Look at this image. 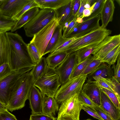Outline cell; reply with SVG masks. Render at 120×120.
<instances>
[{
    "mask_svg": "<svg viewBox=\"0 0 120 120\" xmlns=\"http://www.w3.org/2000/svg\"><path fill=\"white\" fill-rule=\"evenodd\" d=\"M57 118L42 113L32 114L29 120H57Z\"/></svg>",
    "mask_w": 120,
    "mask_h": 120,
    "instance_id": "ab89813d",
    "label": "cell"
},
{
    "mask_svg": "<svg viewBox=\"0 0 120 120\" xmlns=\"http://www.w3.org/2000/svg\"><path fill=\"white\" fill-rule=\"evenodd\" d=\"M102 62L100 60L93 59L87 66L81 75H88L95 70Z\"/></svg>",
    "mask_w": 120,
    "mask_h": 120,
    "instance_id": "e575fe53",
    "label": "cell"
},
{
    "mask_svg": "<svg viewBox=\"0 0 120 120\" xmlns=\"http://www.w3.org/2000/svg\"><path fill=\"white\" fill-rule=\"evenodd\" d=\"M77 64L76 52L69 54L64 61L55 68L61 85L68 81L73 70Z\"/></svg>",
    "mask_w": 120,
    "mask_h": 120,
    "instance_id": "30bf717a",
    "label": "cell"
},
{
    "mask_svg": "<svg viewBox=\"0 0 120 120\" xmlns=\"http://www.w3.org/2000/svg\"><path fill=\"white\" fill-rule=\"evenodd\" d=\"M76 22L78 24L81 23L83 22V18L81 17H77L76 19Z\"/></svg>",
    "mask_w": 120,
    "mask_h": 120,
    "instance_id": "db71d44e",
    "label": "cell"
},
{
    "mask_svg": "<svg viewBox=\"0 0 120 120\" xmlns=\"http://www.w3.org/2000/svg\"><path fill=\"white\" fill-rule=\"evenodd\" d=\"M39 8L55 10L66 4L70 0H35Z\"/></svg>",
    "mask_w": 120,
    "mask_h": 120,
    "instance_id": "603a6c76",
    "label": "cell"
},
{
    "mask_svg": "<svg viewBox=\"0 0 120 120\" xmlns=\"http://www.w3.org/2000/svg\"><path fill=\"white\" fill-rule=\"evenodd\" d=\"M115 7L112 0H105L100 14L101 26L106 28L109 22L112 21Z\"/></svg>",
    "mask_w": 120,
    "mask_h": 120,
    "instance_id": "2e32d148",
    "label": "cell"
},
{
    "mask_svg": "<svg viewBox=\"0 0 120 120\" xmlns=\"http://www.w3.org/2000/svg\"><path fill=\"white\" fill-rule=\"evenodd\" d=\"M117 63L112 65V69L114 71V76L116 79L120 82V55L118 56Z\"/></svg>",
    "mask_w": 120,
    "mask_h": 120,
    "instance_id": "7bdbcfd3",
    "label": "cell"
},
{
    "mask_svg": "<svg viewBox=\"0 0 120 120\" xmlns=\"http://www.w3.org/2000/svg\"><path fill=\"white\" fill-rule=\"evenodd\" d=\"M30 0H0V11L13 18Z\"/></svg>",
    "mask_w": 120,
    "mask_h": 120,
    "instance_id": "7c38bea8",
    "label": "cell"
},
{
    "mask_svg": "<svg viewBox=\"0 0 120 120\" xmlns=\"http://www.w3.org/2000/svg\"><path fill=\"white\" fill-rule=\"evenodd\" d=\"M8 110L7 106L0 101V112Z\"/></svg>",
    "mask_w": 120,
    "mask_h": 120,
    "instance_id": "f5cc1de1",
    "label": "cell"
},
{
    "mask_svg": "<svg viewBox=\"0 0 120 120\" xmlns=\"http://www.w3.org/2000/svg\"><path fill=\"white\" fill-rule=\"evenodd\" d=\"M100 107L114 120H120V109L117 108L107 95L101 90Z\"/></svg>",
    "mask_w": 120,
    "mask_h": 120,
    "instance_id": "9a60e30c",
    "label": "cell"
},
{
    "mask_svg": "<svg viewBox=\"0 0 120 120\" xmlns=\"http://www.w3.org/2000/svg\"><path fill=\"white\" fill-rule=\"evenodd\" d=\"M91 82L95 83L100 89L104 88L111 91L117 97L115 86L111 78L103 79Z\"/></svg>",
    "mask_w": 120,
    "mask_h": 120,
    "instance_id": "4dcf8cb0",
    "label": "cell"
},
{
    "mask_svg": "<svg viewBox=\"0 0 120 120\" xmlns=\"http://www.w3.org/2000/svg\"><path fill=\"white\" fill-rule=\"evenodd\" d=\"M59 105L54 97L45 96L43 97L42 112L54 117L58 111Z\"/></svg>",
    "mask_w": 120,
    "mask_h": 120,
    "instance_id": "ffe728a7",
    "label": "cell"
},
{
    "mask_svg": "<svg viewBox=\"0 0 120 120\" xmlns=\"http://www.w3.org/2000/svg\"><path fill=\"white\" fill-rule=\"evenodd\" d=\"M92 9L91 7L90 9H85L83 12L82 18L89 16L91 14Z\"/></svg>",
    "mask_w": 120,
    "mask_h": 120,
    "instance_id": "816d5d0a",
    "label": "cell"
},
{
    "mask_svg": "<svg viewBox=\"0 0 120 120\" xmlns=\"http://www.w3.org/2000/svg\"><path fill=\"white\" fill-rule=\"evenodd\" d=\"M56 18L54 10L49 8L41 9L23 26L26 36L28 37H33Z\"/></svg>",
    "mask_w": 120,
    "mask_h": 120,
    "instance_id": "5b68a950",
    "label": "cell"
},
{
    "mask_svg": "<svg viewBox=\"0 0 120 120\" xmlns=\"http://www.w3.org/2000/svg\"><path fill=\"white\" fill-rule=\"evenodd\" d=\"M10 52V44L6 33H0V66L8 63Z\"/></svg>",
    "mask_w": 120,
    "mask_h": 120,
    "instance_id": "d6986e66",
    "label": "cell"
},
{
    "mask_svg": "<svg viewBox=\"0 0 120 120\" xmlns=\"http://www.w3.org/2000/svg\"><path fill=\"white\" fill-rule=\"evenodd\" d=\"M100 15L78 24L67 38L82 36L99 28Z\"/></svg>",
    "mask_w": 120,
    "mask_h": 120,
    "instance_id": "4fadbf2b",
    "label": "cell"
},
{
    "mask_svg": "<svg viewBox=\"0 0 120 120\" xmlns=\"http://www.w3.org/2000/svg\"><path fill=\"white\" fill-rule=\"evenodd\" d=\"M33 67L12 71L8 75L0 81V101L7 106L11 90L18 79L24 74L30 72Z\"/></svg>",
    "mask_w": 120,
    "mask_h": 120,
    "instance_id": "ba28073f",
    "label": "cell"
},
{
    "mask_svg": "<svg viewBox=\"0 0 120 120\" xmlns=\"http://www.w3.org/2000/svg\"><path fill=\"white\" fill-rule=\"evenodd\" d=\"M59 25V21L56 18L35 34L30 41L36 47L41 57L43 56L44 51L53 32Z\"/></svg>",
    "mask_w": 120,
    "mask_h": 120,
    "instance_id": "9c48e42d",
    "label": "cell"
},
{
    "mask_svg": "<svg viewBox=\"0 0 120 120\" xmlns=\"http://www.w3.org/2000/svg\"><path fill=\"white\" fill-rule=\"evenodd\" d=\"M72 0L55 11L56 18L61 26L72 15Z\"/></svg>",
    "mask_w": 120,
    "mask_h": 120,
    "instance_id": "ac0fdd59",
    "label": "cell"
},
{
    "mask_svg": "<svg viewBox=\"0 0 120 120\" xmlns=\"http://www.w3.org/2000/svg\"><path fill=\"white\" fill-rule=\"evenodd\" d=\"M9 64L5 63L0 66V81L9 75L11 72Z\"/></svg>",
    "mask_w": 120,
    "mask_h": 120,
    "instance_id": "60d3db41",
    "label": "cell"
},
{
    "mask_svg": "<svg viewBox=\"0 0 120 120\" xmlns=\"http://www.w3.org/2000/svg\"><path fill=\"white\" fill-rule=\"evenodd\" d=\"M82 109L83 110L88 114L93 117L99 120H104L98 115L94 109L89 106L82 105Z\"/></svg>",
    "mask_w": 120,
    "mask_h": 120,
    "instance_id": "ee69618b",
    "label": "cell"
},
{
    "mask_svg": "<svg viewBox=\"0 0 120 120\" xmlns=\"http://www.w3.org/2000/svg\"><path fill=\"white\" fill-rule=\"evenodd\" d=\"M98 45L85 48L76 51L77 63L83 61L92 54L96 49Z\"/></svg>",
    "mask_w": 120,
    "mask_h": 120,
    "instance_id": "f546056e",
    "label": "cell"
},
{
    "mask_svg": "<svg viewBox=\"0 0 120 120\" xmlns=\"http://www.w3.org/2000/svg\"><path fill=\"white\" fill-rule=\"evenodd\" d=\"M77 16L75 17L73 20L70 22L67 28L64 31L62 37L63 38L67 37L72 32L75 27L79 24L76 22Z\"/></svg>",
    "mask_w": 120,
    "mask_h": 120,
    "instance_id": "b9f144b4",
    "label": "cell"
},
{
    "mask_svg": "<svg viewBox=\"0 0 120 120\" xmlns=\"http://www.w3.org/2000/svg\"><path fill=\"white\" fill-rule=\"evenodd\" d=\"M82 90L95 104L100 106L101 90L95 83L86 82L84 83Z\"/></svg>",
    "mask_w": 120,
    "mask_h": 120,
    "instance_id": "e0dca14e",
    "label": "cell"
},
{
    "mask_svg": "<svg viewBox=\"0 0 120 120\" xmlns=\"http://www.w3.org/2000/svg\"><path fill=\"white\" fill-rule=\"evenodd\" d=\"M68 54L65 51L52 55L49 54L46 58L47 66L55 69L64 61Z\"/></svg>",
    "mask_w": 120,
    "mask_h": 120,
    "instance_id": "cb8c5ba5",
    "label": "cell"
},
{
    "mask_svg": "<svg viewBox=\"0 0 120 120\" xmlns=\"http://www.w3.org/2000/svg\"><path fill=\"white\" fill-rule=\"evenodd\" d=\"M47 66L45 57H42L30 71L34 82L37 80L44 73Z\"/></svg>",
    "mask_w": 120,
    "mask_h": 120,
    "instance_id": "484cf974",
    "label": "cell"
},
{
    "mask_svg": "<svg viewBox=\"0 0 120 120\" xmlns=\"http://www.w3.org/2000/svg\"><path fill=\"white\" fill-rule=\"evenodd\" d=\"M120 44V34L108 36L98 45L93 52V59L101 60L107 54Z\"/></svg>",
    "mask_w": 120,
    "mask_h": 120,
    "instance_id": "8fae6325",
    "label": "cell"
},
{
    "mask_svg": "<svg viewBox=\"0 0 120 120\" xmlns=\"http://www.w3.org/2000/svg\"><path fill=\"white\" fill-rule=\"evenodd\" d=\"M86 75H82L69 79L61 87L57 92L54 98L59 104L71 96L79 93L87 79Z\"/></svg>",
    "mask_w": 120,
    "mask_h": 120,
    "instance_id": "52a82bcc",
    "label": "cell"
},
{
    "mask_svg": "<svg viewBox=\"0 0 120 120\" xmlns=\"http://www.w3.org/2000/svg\"><path fill=\"white\" fill-rule=\"evenodd\" d=\"M84 7L85 9H90L91 8V6L87 2L85 4Z\"/></svg>",
    "mask_w": 120,
    "mask_h": 120,
    "instance_id": "9f6ffc18",
    "label": "cell"
},
{
    "mask_svg": "<svg viewBox=\"0 0 120 120\" xmlns=\"http://www.w3.org/2000/svg\"><path fill=\"white\" fill-rule=\"evenodd\" d=\"M111 66L107 65L102 73L99 76L93 78L90 82L105 78H110L114 76L113 71Z\"/></svg>",
    "mask_w": 120,
    "mask_h": 120,
    "instance_id": "d590c367",
    "label": "cell"
},
{
    "mask_svg": "<svg viewBox=\"0 0 120 120\" xmlns=\"http://www.w3.org/2000/svg\"><path fill=\"white\" fill-rule=\"evenodd\" d=\"M96 0H87V3L91 7L95 3Z\"/></svg>",
    "mask_w": 120,
    "mask_h": 120,
    "instance_id": "11a10c76",
    "label": "cell"
},
{
    "mask_svg": "<svg viewBox=\"0 0 120 120\" xmlns=\"http://www.w3.org/2000/svg\"><path fill=\"white\" fill-rule=\"evenodd\" d=\"M79 94H75L61 103L57 120H79L82 105L78 100Z\"/></svg>",
    "mask_w": 120,
    "mask_h": 120,
    "instance_id": "8992f818",
    "label": "cell"
},
{
    "mask_svg": "<svg viewBox=\"0 0 120 120\" xmlns=\"http://www.w3.org/2000/svg\"><path fill=\"white\" fill-rule=\"evenodd\" d=\"M111 79L115 86L116 91L118 98L120 100V84L119 82L115 78L114 76H112Z\"/></svg>",
    "mask_w": 120,
    "mask_h": 120,
    "instance_id": "c3c4849f",
    "label": "cell"
},
{
    "mask_svg": "<svg viewBox=\"0 0 120 120\" xmlns=\"http://www.w3.org/2000/svg\"><path fill=\"white\" fill-rule=\"evenodd\" d=\"M94 109L104 120H114L105 112L99 106L96 105Z\"/></svg>",
    "mask_w": 120,
    "mask_h": 120,
    "instance_id": "f6af8a7d",
    "label": "cell"
},
{
    "mask_svg": "<svg viewBox=\"0 0 120 120\" xmlns=\"http://www.w3.org/2000/svg\"><path fill=\"white\" fill-rule=\"evenodd\" d=\"M34 85L39 90L43 97L46 96L54 97L61 84L55 69L47 65L43 74L34 82Z\"/></svg>",
    "mask_w": 120,
    "mask_h": 120,
    "instance_id": "277c9868",
    "label": "cell"
},
{
    "mask_svg": "<svg viewBox=\"0 0 120 120\" xmlns=\"http://www.w3.org/2000/svg\"><path fill=\"white\" fill-rule=\"evenodd\" d=\"M34 82L30 71L18 79L11 90L7 106L8 110L12 112L24 107L26 101L28 99Z\"/></svg>",
    "mask_w": 120,
    "mask_h": 120,
    "instance_id": "7a4b0ae2",
    "label": "cell"
},
{
    "mask_svg": "<svg viewBox=\"0 0 120 120\" xmlns=\"http://www.w3.org/2000/svg\"><path fill=\"white\" fill-rule=\"evenodd\" d=\"M75 17L73 15L61 26L62 30L63 31L67 28L69 23L73 20Z\"/></svg>",
    "mask_w": 120,
    "mask_h": 120,
    "instance_id": "f907efd6",
    "label": "cell"
},
{
    "mask_svg": "<svg viewBox=\"0 0 120 120\" xmlns=\"http://www.w3.org/2000/svg\"><path fill=\"white\" fill-rule=\"evenodd\" d=\"M107 65L106 63H102L95 70L87 75V82H90L91 81L93 78L99 75Z\"/></svg>",
    "mask_w": 120,
    "mask_h": 120,
    "instance_id": "f35d334b",
    "label": "cell"
},
{
    "mask_svg": "<svg viewBox=\"0 0 120 120\" xmlns=\"http://www.w3.org/2000/svg\"><path fill=\"white\" fill-rule=\"evenodd\" d=\"M27 44L29 55L33 61L36 64L42 57L40 56L37 49L34 44L30 42Z\"/></svg>",
    "mask_w": 120,
    "mask_h": 120,
    "instance_id": "d6a6232c",
    "label": "cell"
},
{
    "mask_svg": "<svg viewBox=\"0 0 120 120\" xmlns=\"http://www.w3.org/2000/svg\"><path fill=\"white\" fill-rule=\"evenodd\" d=\"M100 89L101 91L107 95L117 108L120 109V100L118 99L114 93L104 88H102Z\"/></svg>",
    "mask_w": 120,
    "mask_h": 120,
    "instance_id": "74e56055",
    "label": "cell"
},
{
    "mask_svg": "<svg viewBox=\"0 0 120 120\" xmlns=\"http://www.w3.org/2000/svg\"><path fill=\"white\" fill-rule=\"evenodd\" d=\"M62 27L60 25L55 28L45 49L43 56L50 52L54 49L63 38Z\"/></svg>",
    "mask_w": 120,
    "mask_h": 120,
    "instance_id": "7402d4cb",
    "label": "cell"
},
{
    "mask_svg": "<svg viewBox=\"0 0 120 120\" xmlns=\"http://www.w3.org/2000/svg\"><path fill=\"white\" fill-rule=\"evenodd\" d=\"M28 100L32 114L42 113L43 97L39 90L34 85L30 91Z\"/></svg>",
    "mask_w": 120,
    "mask_h": 120,
    "instance_id": "5bb4252c",
    "label": "cell"
},
{
    "mask_svg": "<svg viewBox=\"0 0 120 120\" xmlns=\"http://www.w3.org/2000/svg\"><path fill=\"white\" fill-rule=\"evenodd\" d=\"M87 0H80V5L77 15V17L82 18L83 11L85 9L84 7V5L87 2Z\"/></svg>",
    "mask_w": 120,
    "mask_h": 120,
    "instance_id": "681fc988",
    "label": "cell"
},
{
    "mask_svg": "<svg viewBox=\"0 0 120 120\" xmlns=\"http://www.w3.org/2000/svg\"><path fill=\"white\" fill-rule=\"evenodd\" d=\"M16 22L13 19L4 15L0 11V33L11 31Z\"/></svg>",
    "mask_w": 120,
    "mask_h": 120,
    "instance_id": "4316f807",
    "label": "cell"
},
{
    "mask_svg": "<svg viewBox=\"0 0 120 120\" xmlns=\"http://www.w3.org/2000/svg\"><path fill=\"white\" fill-rule=\"evenodd\" d=\"M78 98L79 102L82 105L86 106L94 109L96 105L82 90L78 94Z\"/></svg>",
    "mask_w": 120,
    "mask_h": 120,
    "instance_id": "836d02e7",
    "label": "cell"
},
{
    "mask_svg": "<svg viewBox=\"0 0 120 120\" xmlns=\"http://www.w3.org/2000/svg\"><path fill=\"white\" fill-rule=\"evenodd\" d=\"M112 32L101 26L75 41L68 47L66 51L69 54L85 48L97 45L110 35Z\"/></svg>",
    "mask_w": 120,
    "mask_h": 120,
    "instance_id": "3957f363",
    "label": "cell"
},
{
    "mask_svg": "<svg viewBox=\"0 0 120 120\" xmlns=\"http://www.w3.org/2000/svg\"><path fill=\"white\" fill-rule=\"evenodd\" d=\"M105 0H96L95 3L91 7L92 10L91 15L89 17L83 18V21L96 16L100 14Z\"/></svg>",
    "mask_w": 120,
    "mask_h": 120,
    "instance_id": "1f68e13d",
    "label": "cell"
},
{
    "mask_svg": "<svg viewBox=\"0 0 120 120\" xmlns=\"http://www.w3.org/2000/svg\"><path fill=\"white\" fill-rule=\"evenodd\" d=\"M83 36L66 38L63 37L54 49L49 54L52 55L66 51L69 46L75 41L81 38Z\"/></svg>",
    "mask_w": 120,
    "mask_h": 120,
    "instance_id": "d4e9b609",
    "label": "cell"
},
{
    "mask_svg": "<svg viewBox=\"0 0 120 120\" xmlns=\"http://www.w3.org/2000/svg\"><path fill=\"white\" fill-rule=\"evenodd\" d=\"M84 120H91V119H87Z\"/></svg>",
    "mask_w": 120,
    "mask_h": 120,
    "instance_id": "6f0895ef",
    "label": "cell"
},
{
    "mask_svg": "<svg viewBox=\"0 0 120 120\" xmlns=\"http://www.w3.org/2000/svg\"><path fill=\"white\" fill-rule=\"evenodd\" d=\"M40 10L39 7H34L24 13L19 20L11 30L14 32L19 29L30 21L37 14Z\"/></svg>",
    "mask_w": 120,
    "mask_h": 120,
    "instance_id": "44dd1931",
    "label": "cell"
},
{
    "mask_svg": "<svg viewBox=\"0 0 120 120\" xmlns=\"http://www.w3.org/2000/svg\"><path fill=\"white\" fill-rule=\"evenodd\" d=\"M93 58V56L91 55L83 61L77 64L73 70L70 79L81 75L87 66Z\"/></svg>",
    "mask_w": 120,
    "mask_h": 120,
    "instance_id": "f1b7e54d",
    "label": "cell"
},
{
    "mask_svg": "<svg viewBox=\"0 0 120 120\" xmlns=\"http://www.w3.org/2000/svg\"><path fill=\"white\" fill-rule=\"evenodd\" d=\"M81 3L80 0H72V15L74 17L77 16Z\"/></svg>",
    "mask_w": 120,
    "mask_h": 120,
    "instance_id": "7dc6e473",
    "label": "cell"
},
{
    "mask_svg": "<svg viewBox=\"0 0 120 120\" xmlns=\"http://www.w3.org/2000/svg\"><path fill=\"white\" fill-rule=\"evenodd\" d=\"M10 46L8 64L11 70L15 71L33 67L36 64L31 58L28 51V44L16 33L6 32Z\"/></svg>",
    "mask_w": 120,
    "mask_h": 120,
    "instance_id": "6da1fadb",
    "label": "cell"
},
{
    "mask_svg": "<svg viewBox=\"0 0 120 120\" xmlns=\"http://www.w3.org/2000/svg\"><path fill=\"white\" fill-rule=\"evenodd\" d=\"M36 7L39 8V6L35 0H30V1L23 7L13 19L17 21L19 19L21 16L25 12L32 8Z\"/></svg>",
    "mask_w": 120,
    "mask_h": 120,
    "instance_id": "8d00e7d4",
    "label": "cell"
},
{
    "mask_svg": "<svg viewBox=\"0 0 120 120\" xmlns=\"http://www.w3.org/2000/svg\"><path fill=\"white\" fill-rule=\"evenodd\" d=\"M0 120H17L15 116L8 110L0 112Z\"/></svg>",
    "mask_w": 120,
    "mask_h": 120,
    "instance_id": "bcb514c9",
    "label": "cell"
},
{
    "mask_svg": "<svg viewBox=\"0 0 120 120\" xmlns=\"http://www.w3.org/2000/svg\"><path fill=\"white\" fill-rule=\"evenodd\" d=\"M120 55V44L109 52L101 61L102 63H107L110 66L115 64L119 55Z\"/></svg>",
    "mask_w": 120,
    "mask_h": 120,
    "instance_id": "83f0119b",
    "label": "cell"
}]
</instances>
